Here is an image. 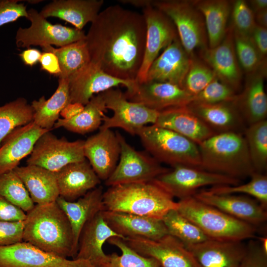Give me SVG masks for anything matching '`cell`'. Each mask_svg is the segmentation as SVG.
<instances>
[{"instance_id":"40","label":"cell","mask_w":267,"mask_h":267,"mask_svg":"<svg viewBox=\"0 0 267 267\" xmlns=\"http://www.w3.org/2000/svg\"><path fill=\"white\" fill-rule=\"evenodd\" d=\"M0 195L26 213L35 206L25 185L13 170L0 175Z\"/></svg>"},{"instance_id":"58","label":"cell","mask_w":267,"mask_h":267,"mask_svg":"<svg viewBox=\"0 0 267 267\" xmlns=\"http://www.w3.org/2000/svg\"><path fill=\"white\" fill-rule=\"evenodd\" d=\"M259 242L264 252L267 254V238L260 237L259 238Z\"/></svg>"},{"instance_id":"20","label":"cell","mask_w":267,"mask_h":267,"mask_svg":"<svg viewBox=\"0 0 267 267\" xmlns=\"http://www.w3.org/2000/svg\"><path fill=\"white\" fill-rule=\"evenodd\" d=\"M192 57L185 50L178 38L176 39L151 64L145 81L168 83L181 88Z\"/></svg>"},{"instance_id":"27","label":"cell","mask_w":267,"mask_h":267,"mask_svg":"<svg viewBox=\"0 0 267 267\" xmlns=\"http://www.w3.org/2000/svg\"><path fill=\"white\" fill-rule=\"evenodd\" d=\"M186 107L215 134L243 133L247 127L234 100L215 104L190 103Z\"/></svg>"},{"instance_id":"52","label":"cell","mask_w":267,"mask_h":267,"mask_svg":"<svg viewBox=\"0 0 267 267\" xmlns=\"http://www.w3.org/2000/svg\"><path fill=\"white\" fill-rule=\"evenodd\" d=\"M39 62L41 69L50 74L59 77L61 69L57 56L51 52H44L42 53Z\"/></svg>"},{"instance_id":"39","label":"cell","mask_w":267,"mask_h":267,"mask_svg":"<svg viewBox=\"0 0 267 267\" xmlns=\"http://www.w3.org/2000/svg\"><path fill=\"white\" fill-rule=\"evenodd\" d=\"M162 220L168 234L177 238L184 245L197 244L210 239L177 210L168 212Z\"/></svg>"},{"instance_id":"36","label":"cell","mask_w":267,"mask_h":267,"mask_svg":"<svg viewBox=\"0 0 267 267\" xmlns=\"http://www.w3.org/2000/svg\"><path fill=\"white\" fill-rule=\"evenodd\" d=\"M42 48L44 52H52L57 56L61 69L58 78L68 79L90 61L85 39L58 48L51 45Z\"/></svg>"},{"instance_id":"26","label":"cell","mask_w":267,"mask_h":267,"mask_svg":"<svg viewBox=\"0 0 267 267\" xmlns=\"http://www.w3.org/2000/svg\"><path fill=\"white\" fill-rule=\"evenodd\" d=\"M103 188L97 186L74 201H68L59 196L56 202L66 215L72 228L73 258L76 257L79 238L86 223L98 213L104 210Z\"/></svg>"},{"instance_id":"31","label":"cell","mask_w":267,"mask_h":267,"mask_svg":"<svg viewBox=\"0 0 267 267\" xmlns=\"http://www.w3.org/2000/svg\"><path fill=\"white\" fill-rule=\"evenodd\" d=\"M154 125L173 131L198 145L215 134L186 106L159 112Z\"/></svg>"},{"instance_id":"11","label":"cell","mask_w":267,"mask_h":267,"mask_svg":"<svg viewBox=\"0 0 267 267\" xmlns=\"http://www.w3.org/2000/svg\"><path fill=\"white\" fill-rule=\"evenodd\" d=\"M27 12V19L31 25L28 28L19 27L17 29L15 41L18 47L29 48L31 45L42 47L52 45L60 47L85 39L83 30L52 24L34 8Z\"/></svg>"},{"instance_id":"15","label":"cell","mask_w":267,"mask_h":267,"mask_svg":"<svg viewBox=\"0 0 267 267\" xmlns=\"http://www.w3.org/2000/svg\"><path fill=\"white\" fill-rule=\"evenodd\" d=\"M0 267H95L81 259L69 260L22 241L0 246Z\"/></svg>"},{"instance_id":"54","label":"cell","mask_w":267,"mask_h":267,"mask_svg":"<svg viewBox=\"0 0 267 267\" xmlns=\"http://www.w3.org/2000/svg\"><path fill=\"white\" fill-rule=\"evenodd\" d=\"M84 108V105L80 103H70L63 109L60 115L63 119H70L80 113Z\"/></svg>"},{"instance_id":"5","label":"cell","mask_w":267,"mask_h":267,"mask_svg":"<svg viewBox=\"0 0 267 267\" xmlns=\"http://www.w3.org/2000/svg\"><path fill=\"white\" fill-rule=\"evenodd\" d=\"M178 203L177 210L210 239L242 241L255 236L254 225L234 218L193 196L180 199Z\"/></svg>"},{"instance_id":"51","label":"cell","mask_w":267,"mask_h":267,"mask_svg":"<svg viewBox=\"0 0 267 267\" xmlns=\"http://www.w3.org/2000/svg\"><path fill=\"white\" fill-rule=\"evenodd\" d=\"M249 37L262 58L267 59V28L256 24Z\"/></svg>"},{"instance_id":"55","label":"cell","mask_w":267,"mask_h":267,"mask_svg":"<svg viewBox=\"0 0 267 267\" xmlns=\"http://www.w3.org/2000/svg\"><path fill=\"white\" fill-rule=\"evenodd\" d=\"M254 13L267 9V0H251L247 2Z\"/></svg>"},{"instance_id":"10","label":"cell","mask_w":267,"mask_h":267,"mask_svg":"<svg viewBox=\"0 0 267 267\" xmlns=\"http://www.w3.org/2000/svg\"><path fill=\"white\" fill-rule=\"evenodd\" d=\"M116 134L120 144V155L115 170L105 181L106 186L152 181L170 170L151 155L136 150L120 133L117 132Z\"/></svg>"},{"instance_id":"19","label":"cell","mask_w":267,"mask_h":267,"mask_svg":"<svg viewBox=\"0 0 267 267\" xmlns=\"http://www.w3.org/2000/svg\"><path fill=\"white\" fill-rule=\"evenodd\" d=\"M116 133L111 129H99L85 140L84 154L100 180L105 181L115 170L120 155Z\"/></svg>"},{"instance_id":"35","label":"cell","mask_w":267,"mask_h":267,"mask_svg":"<svg viewBox=\"0 0 267 267\" xmlns=\"http://www.w3.org/2000/svg\"><path fill=\"white\" fill-rule=\"evenodd\" d=\"M102 92L92 96L83 111L72 118H59L54 129L63 127L73 133L84 134L99 129L107 111Z\"/></svg>"},{"instance_id":"32","label":"cell","mask_w":267,"mask_h":267,"mask_svg":"<svg viewBox=\"0 0 267 267\" xmlns=\"http://www.w3.org/2000/svg\"><path fill=\"white\" fill-rule=\"evenodd\" d=\"M13 171L21 179L36 205L56 202L59 193L55 172L31 165L18 166Z\"/></svg>"},{"instance_id":"17","label":"cell","mask_w":267,"mask_h":267,"mask_svg":"<svg viewBox=\"0 0 267 267\" xmlns=\"http://www.w3.org/2000/svg\"><path fill=\"white\" fill-rule=\"evenodd\" d=\"M124 93L129 100L158 112L186 106L193 97L177 85L153 81L136 82L134 86Z\"/></svg>"},{"instance_id":"42","label":"cell","mask_w":267,"mask_h":267,"mask_svg":"<svg viewBox=\"0 0 267 267\" xmlns=\"http://www.w3.org/2000/svg\"><path fill=\"white\" fill-rule=\"evenodd\" d=\"M250 177V180L245 184L213 186L206 190L216 194H246L254 197L267 210V177L265 174L255 172Z\"/></svg>"},{"instance_id":"53","label":"cell","mask_w":267,"mask_h":267,"mask_svg":"<svg viewBox=\"0 0 267 267\" xmlns=\"http://www.w3.org/2000/svg\"><path fill=\"white\" fill-rule=\"evenodd\" d=\"M42 53L36 48H28L21 52L19 56L25 65L32 67L39 62Z\"/></svg>"},{"instance_id":"30","label":"cell","mask_w":267,"mask_h":267,"mask_svg":"<svg viewBox=\"0 0 267 267\" xmlns=\"http://www.w3.org/2000/svg\"><path fill=\"white\" fill-rule=\"evenodd\" d=\"M103 3V0H54L39 12L46 19L56 17L83 30L88 23L94 20Z\"/></svg>"},{"instance_id":"23","label":"cell","mask_w":267,"mask_h":267,"mask_svg":"<svg viewBox=\"0 0 267 267\" xmlns=\"http://www.w3.org/2000/svg\"><path fill=\"white\" fill-rule=\"evenodd\" d=\"M184 246L202 267H239L246 250L241 241L212 239Z\"/></svg>"},{"instance_id":"48","label":"cell","mask_w":267,"mask_h":267,"mask_svg":"<svg viewBox=\"0 0 267 267\" xmlns=\"http://www.w3.org/2000/svg\"><path fill=\"white\" fill-rule=\"evenodd\" d=\"M24 221H0V246L23 241Z\"/></svg>"},{"instance_id":"41","label":"cell","mask_w":267,"mask_h":267,"mask_svg":"<svg viewBox=\"0 0 267 267\" xmlns=\"http://www.w3.org/2000/svg\"><path fill=\"white\" fill-rule=\"evenodd\" d=\"M107 242L116 246L121 252L119 255L115 253L108 255L106 263L102 267H160L155 259L143 256L131 248L125 241L118 237H112Z\"/></svg>"},{"instance_id":"14","label":"cell","mask_w":267,"mask_h":267,"mask_svg":"<svg viewBox=\"0 0 267 267\" xmlns=\"http://www.w3.org/2000/svg\"><path fill=\"white\" fill-rule=\"evenodd\" d=\"M146 23V40L142 64L135 79L137 83L146 81L148 70L164 49L178 38L177 29L172 20L152 5L142 9Z\"/></svg>"},{"instance_id":"25","label":"cell","mask_w":267,"mask_h":267,"mask_svg":"<svg viewBox=\"0 0 267 267\" xmlns=\"http://www.w3.org/2000/svg\"><path fill=\"white\" fill-rule=\"evenodd\" d=\"M102 212L94 216L83 227L74 259L87 260L95 267H102L108 260V255L103 250L104 243L112 237L123 239L108 226Z\"/></svg>"},{"instance_id":"49","label":"cell","mask_w":267,"mask_h":267,"mask_svg":"<svg viewBox=\"0 0 267 267\" xmlns=\"http://www.w3.org/2000/svg\"><path fill=\"white\" fill-rule=\"evenodd\" d=\"M239 267H267V254L263 251L259 241L250 240Z\"/></svg>"},{"instance_id":"44","label":"cell","mask_w":267,"mask_h":267,"mask_svg":"<svg viewBox=\"0 0 267 267\" xmlns=\"http://www.w3.org/2000/svg\"><path fill=\"white\" fill-rule=\"evenodd\" d=\"M216 78L215 73L207 64L194 56L181 88L193 96L201 91Z\"/></svg>"},{"instance_id":"57","label":"cell","mask_w":267,"mask_h":267,"mask_svg":"<svg viewBox=\"0 0 267 267\" xmlns=\"http://www.w3.org/2000/svg\"><path fill=\"white\" fill-rule=\"evenodd\" d=\"M119 1L123 4H130L134 6L142 8V9L152 5L151 0H120Z\"/></svg>"},{"instance_id":"12","label":"cell","mask_w":267,"mask_h":267,"mask_svg":"<svg viewBox=\"0 0 267 267\" xmlns=\"http://www.w3.org/2000/svg\"><path fill=\"white\" fill-rule=\"evenodd\" d=\"M84 142L80 139L70 141L65 137L58 138L48 131L36 141L27 164L56 172L69 164L86 159Z\"/></svg>"},{"instance_id":"56","label":"cell","mask_w":267,"mask_h":267,"mask_svg":"<svg viewBox=\"0 0 267 267\" xmlns=\"http://www.w3.org/2000/svg\"><path fill=\"white\" fill-rule=\"evenodd\" d=\"M254 14L256 24L267 28V9L258 11Z\"/></svg>"},{"instance_id":"22","label":"cell","mask_w":267,"mask_h":267,"mask_svg":"<svg viewBox=\"0 0 267 267\" xmlns=\"http://www.w3.org/2000/svg\"><path fill=\"white\" fill-rule=\"evenodd\" d=\"M102 214L108 226L123 239L137 237L158 240L169 234L162 220L106 210Z\"/></svg>"},{"instance_id":"43","label":"cell","mask_w":267,"mask_h":267,"mask_svg":"<svg viewBox=\"0 0 267 267\" xmlns=\"http://www.w3.org/2000/svg\"><path fill=\"white\" fill-rule=\"evenodd\" d=\"M232 32L236 55L242 71L247 75L267 66V59L262 58L250 37Z\"/></svg>"},{"instance_id":"1","label":"cell","mask_w":267,"mask_h":267,"mask_svg":"<svg viewBox=\"0 0 267 267\" xmlns=\"http://www.w3.org/2000/svg\"><path fill=\"white\" fill-rule=\"evenodd\" d=\"M146 33L142 14L119 5L107 7L86 34L90 62L116 78L135 81L143 61Z\"/></svg>"},{"instance_id":"16","label":"cell","mask_w":267,"mask_h":267,"mask_svg":"<svg viewBox=\"0 0 267 267\" xmlns=\"http://www.w3.org/2000/svg\"><path fill=\"white\" fill-rule=\"evenodd\" d=\"M135 83V81L124 80L113 77L90 61L68 79L70 101L85 105L96 94L119 86L124 87L127 90H129Z\"/></svg>"},{"instance_id":"29","label":"cell","mask_w":267,"mask_h":267,"mask_svg":"<svg viewBox=\"0 0 267 267\" xmlns=\"http://www.w3.org/2000/svg\"><path fill=\"white\" fill-rule=\"evenodd\" d=\"M59 196L74 201L100 183L89 162L83 161L69 164L55 172Z\"/></svg>"},{"instance_id":"46","label":"cell","mask_w":267,"mask_h":267,"mask_svg":"<svg viewBox=\"0 0 267 267\" xmlns=\"http://www.w3.org/2000/svg\"><path fill=\"white\" fill-rule=\"evenodd\" d=\"M238 93L217 78L193 96L190 103L215 104L235 100Z\"/></svg>"},{"instance_id":"18","label":"cell","mask_w":267,"mask_h":267,"mask_svg":"<svg viewBox=\"0 0 267 267\" xmlns=\"http://www.w3.org/2000/svg\"><path fill=\"white\" fill-rule=\"evenodd\" d=\"M200 54L218 79L237 93L241 86L243 71L236 55L231 28L228 26L227 34L220 44L200 50Z\"/></svg>"},{"instance_id":"21","label":"cell","mask_w":267,"mask_h":267,"mask_svg":"<svg viewBox=\"0 0 267 267\" xmlns=\"http://www.w3.org/2000/svg\"><path fill=\"white\" fill-rule=\"evenodd\" d=\"M196 199L225 214L253 225L265 222L267 210L256 200L233 194H216L201 190L193 196Z\"/></svg>"},{"instance_id":"45","label":"cell","mask_w":267,"mask_h":267,"mask_svg":"<svg viewBox=\"0 0 267 267\" xmlns=\"http://www.w3.org/2000/svg\"><path fill=\"white\" fill-rule=\"evenodd\" d=\"M232 30L238 34L250 36L256 25L255 14L244 0H236L232 2L230 13Z\"/></svg>"},{"instance_id":"37","label":"cell","mask_w":267,"mask_h":267,"mask_svg":"<svg viewBox=\"0 0 267 267\" xmlns=\"http://www.w3.org/2000/svg\"><path fill=\"white\" fill-rule=\"evenodd\" d=\"M31 105L19 97L0 106V147L4 138L15 129L33 121Z\"/></svg>"},{"instance_id":"28","label":"cell","mask_w":267,"mask_h":267,"mask_svg":"<svg viewBox=\"0 0 267 267\" xmlns=\"http://www.w3.org/2000/svg\"><path fill=\"white\" fill-rule=\"evenodd\" d=\"M267 66L247 74L244 89L234 102L247 126L266 120L267 97L264 80Z\"/></svg>"},{"instance_id":"8","label":"cell","mask_w":267,"mask_h":267,"mask_svg":"<svg viewBox=\"0 0 267 267\" xmlns=\"http://www.w3.org/2000/svg\"><path fill=\"white\" fill-rule=\"evenodd\" d=\"M102 93L106 108L113 114L110 117L104 116L99 129L118 128L134 135L142 127L155 124L159 112L129 100L119 89L112 88Z\"/></svg>"},{"instance_id":"34","label":"cell","mask_w":267,"mask_h":267,"mask_svg":"<svg viewBox=\"0 0 267 267\" xmlns=\"http://www.w3.org/2000/svg\"><path fill=\"white\" fill-rule=\"evenodd\" d=\"M70 103L68 79L58 78V87L49 98L46 99L42 96L32 102L34 123L50 131L59 119L61 111Z\"/></svg>"},{"instance_id":"2","label":"cell","mask_w":267,"mask_h":267,"mask_svg":"<svg viewBox=\"0 0 267 267\" xmlns=\"http://www.w3.org/2000/svg\"><path fill=\"white\" fill-rule=\"evenodd\" d=\"M23 241L63 258H73L71 224L56 202L36 205L26 213Z\"/></svg>"},{"instance_id":"50","label":"cell","mask_w":267,"mask_h":267,"mask_svg":"<svg viewBox=\"0 0 267 267\" xmlns=\"http://www.w3.org/2000/svg\"><path fill=\"white\" fill-rule=\"evenodd\" d=\"M26 213L0 195V221H25Z\"/></svg>"},{"instance_id":"3","label":"cell","mask_w":267,"mask_h":267,"mask_svg":"<svg viewBox=\"0 0 267 267\" xmlns=\"http://www.w3.org/2000/svg\"><path fill=\"white\" fill-rule=\"evenodd\" d=\"M104 210L120 212L162 220L178 202L154 180L109 186L103 194Z\"/></svg>"},{"instance_id":"59","label":"cell","mask_w":267,"mask_h":267,"mask_svg":"<svg viewBox=\"0 0 267 267\" xmlns=\"http://www.w3.org/2000/svg\"></svg>"},{"instance_id":"4","label":"cell","mask_w":267,"mask_h":267,"mask_svg":"<svg viewBox=\"0 0 267 267\" xmlns=\"http://www.w3.org/2000/svg\"><path fill=\"white\" fill-rule=\"evenodd\" d=\"M198 145L200 169L238 179L255 172L243 133L215 134Z\"/></svg>"},{"instance_id":"7","label":"cell","mask_w":267,"mask_h":267,"mask_svg":"<svg viewBox=\"0 0 267 267\" xmlns=\"http://www.w3.org/2000/svg\"><path fill=\"white\" fill-rule=\"evenodd\" d=\"M152 6L172 20L182 46L191 57L196 49L208 47L204 18L194 0H152Z\"/></svg>"},{"instance_id":"47","label":"cell","mask_w":267,"mask_h":267,"mask_svg":"<svg viewBox=\"0 0 267 267\" xmlns=\"http://www.w3.org/2000/svg\"><path fill=\"white\" fill-rule=\"evenodd\" d=\"M17 0H0V27L16 21L21 17L28 18L27 7Z\"/></svg>"},{"instance_id":"9","label":"cell","mask_w":267,"mask_h":267,"mask_svg":"<svg viewBox=\"0 0 267 267\" xmlns=\"http://www.w3.org/2000/svg\"><path fill=\"white\" fill-rule=\"evenodd\" d=\"M154 181L174 198L193 196L199 188L212 185H237L240 179L187 166H177L160 175Z\"/></svg>"},{"instance_id":"24","label":"cell","mask_w":267,"mask_h":267,"mask_svg":"<svg viewBox=\"0 0 267 267\" xmlns=\"http://www.w3.org/2000/svg\"><path fill=\"white\" fill-rule=\"evenodd\" d=\"M49 130L43 129L34 122L15 129L1 143L0 175L12 171L20 161L32 152L39 137Z\"/></svg>"},{"instance_id":"38","label":"cell","mask_w":267,"mask_h":267,"mask_svg":"<svg viewBox=\"0 0 267 267\" xmlns=\"http://www.w3.org/2000/svg\"><path fill=\"white\" fill-rule=\"evenodd\" d=\"M243 134L254 171L263 174L267 167V120L247 126Z\"/></svg>"},{"instance_id":"6","label":"cell","mask_w":267,"mask_h":267,"mask_svg":"<svg viewBox=\"0 0 267 267\" xmlns=\"http://www.w3.org/2000/svg\"><path fill=\"white\" fill-rule=\"evenodd\" d=\"M136 135L146 151L159 163L172 167L187 166L200 168L198 145L188 138L154 124L142 127Z\"/></svg>"},{"instance_id":"13","label":"cell","mask_w":267,"mask_h":267,"mask_svg":"<svg viewBox=\"0 0 267 267\" xmlns=\"http://www.w3.org/2000/svg\"><path fill=\"white\" fill-rule=\"evenodd\" d=\"M123 240L140 255L155 259L161 267H202L184 245L170 234L158 240L137 237Z\"/></svg>"},{"instance_id":"33","label":"cell","mask_w":267,"mask_h":267,"mask_svg":"<svg viewBox=\"0 0 267 267\" xmlns=\"http://www.w3.org/2000/svg\"><path fill=\"white\" fill-rule=\"evenodd\" d=\"M194 2L204 18L208 47H215L221 43L227 34L232 2L227 0H196Z\"/></svg>"}]
</instances>
